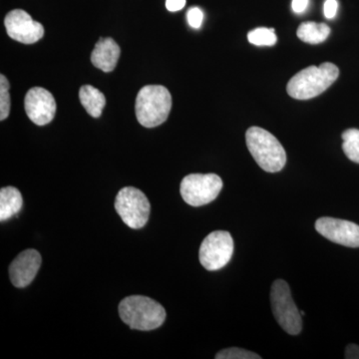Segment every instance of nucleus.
<instances>
[{"instance_id": "nucleus-1", "label": "nucleus", "mask_w": 359, "mask_h": 359, "mask_svg": "<svg viewBox=\"0 0 359 359\" xmlns=\"http://www.w3.org/2000/svg\"><path fill=\"white\" fill-rule=\"evenodd\" d=\"M118 311L123 323L132 330L142 332L156 330L166 320V311L162 304L143 295L125 297Z\"/></svg>"}, {"instance_id": "nucleus-2", "label": "nucleus", "mask_w": 359, "mask_h": 359, "mask_svg": "<svg viewBox=\"0 0 359 359\" xmlns=\"http://www.w3.org/2000/svg\"><path fill=\"white\" fill-rule=\"evenodd\" d=\"M339 70L332 63L309 66L299 71L287 83V91L297 100H309L320 95L339 78Z\"/></svg>"}, {"instance_id": "nucleus-3", "label": "nucleus", "mask_w": 359, "mask_h": 359, "mask_svg": "<svg viewBox=\"0 0 359 359\" xmlns=\"http://www.w3.org/2000/svg\"><path fill=\"white\" fill-rule=\"evenodd\" d=\"M245 142L250 155L264 171L276 173L287 163V154L280 141L259 127H250L245 133Z\"/></svg>"}, {"instance_id": "nucleus-4", "label": "nucleus", "mask_w": 359, "mask_h": 359, "mask_svg": "<svg viewBox=\"0 0 359 359\" xmlns=\"http://www.w3.org/2000/svg\"><path fill=\"white\" fill-rule=\"evenodd\" d=\"M171 109V94L162 85H147L137 95V119L146 128H154L166 122Z\"/></svg>"}, {"instance_id": "nucleus-5", "label": "nucleus", "mask_w": 359, "mask_h": 359, "mask_svg": "<svg viewBox=\"0 0 359 359\" xmlns=\"http://www.w3.org/2000/svg\"><path fill=\"white\" fill-rule=\"evenodd\" d=\"M271 304L273 316L285 332L292 335L301 334L302 314L292 299L287 282L276 280L271 285Z\"/></svg>"}, {"instance_id": "nucleus-6", "label": "nucleus", "mask_w": 359, "mask_h": 359, "mask_svg": "<svg viewBox=\"0 0 359 359\" xmlns=\"http://www.w3.org/2000/svg\"><path fill=\"white\" fill-rule=\"evenodd\" d=\"M115 210L121 217L123 223L129 228L138 230L147 224L150 203L145 194L139 189L125 187L116 196Z\"/></svg>"}, {"instance_id": "nucleus-7", "label": "nucleus", "mask_w": 359, "mask_h": 359, "mask_svg": "<svg viewBox=\"0 0 359 359\" xmlns=\"http://www.w3.org/2000/svg\"><path fill=\"white\" fill-rule=\"evenodd\" d=\"M223 181L216 174H190L182 180L180 192L187 204L201 207L216 200Z\"/></svg>"}, {"instance_id": "nucleus-8", "label": "nucleus", "mask_w": 359, "mask_h": 359, "mask_svg": "<svg viewBox=\"0 0 359 359\" xmlns=\"http://www.w3.org/2000/svg\"><path fill=\"white\" fill-rule=\"evenodd\" d=\"M233 254V240L229 231H212L201 245L200 263L208 271H218L229 264Z\"/></svg>"}, {"instance_id": "nucleus-9", "label": "nucleus", "mask_w": 359, "mask_h": 359, "mask_svg": "<svg viewBox=\"0 0 359 359\" xmlns=\"http://www.w3.org/2000/svg\"><path fill=\"white\" fill-rule=\"evenodd\" d=\"M6 32L11 39L23 44H33L44 36L41 23L32 20V16L22 9H14L4 20Z\"/></svg>"}, {"instance_id": "nucleus-10", "label": "nucleus", "mask_w": 359, "mask_h": 359, "mask_svg": "<svg viewBox=\"0 0 359 359\" xmlns=\"http://www.w3.org/2000/svg\"><path fill=\"white\" fill-rule=\"evenodd\" d=\"M316 230L335 244L359 248V226L353 222L325 217L316 219Z\"/></svg>"}, {"instance_id": "nucleus-11", "label": "nucleus", "mask_w": 359, "mask_h": 359, "mask_svg": "<svg viewBox=\"0 0 359 359\" xmlns=\"http://www.w3.org/2000/svg\"><path fill=\"white\" fill-rule=\"evenodd\" d=\"M25 111L28 118L34 124L44 126L54 119L56 102L48 90L34 87L28 90L25 96Z\"/></svg>"}, {"instance_id": "nucleus-12", "label": "nucleus", "mask_w": 359, "mask_h": 359, "mask_svg": "<svg viewBox=\"0 0 359 359\" xmlns=\"http://www.w3.org/2000/svg\"><path fill=\"white\" fill-rule=\"evenodd\" d=\"M41 256L36 250H25L9 266V278L15 287H27L34 280L41 266Z\"/></svg>"}, {"instance_id": "nucleus-13", "label": "nucleus", "mask_w": 359, "mask_h": 359, "mask_svg": "<svg viewBox=\"0 0 359 359\" xmlns=\"http://www.w3.org/2000/svg\"><path fill=\"white\" fill-rule=\"evenodd\" d=\"M120 53L121 49L114 39L111 37L100 39L92 51V65L103 72H112L119 60Z\"/></svg>"}, {"instance_id": "nucleus-14", "label": "nucleus", "mask_w": 359, "mask_h": 359, "mask_svg": "<svg viewBox=\"0 0 359 359\" xmlns=\"http://www.w3.org/2000/svg\"><path fill=\"white\" fill-rule=\"evenodd\" d=\"M22 196L15 187H6L0 190V221L16 216L22 209Z\"/></svg>"}, {"instance_id": "nucleus-15", "label": "nucleus", "mask_w": 359, "mask_h": 359, "mask_svg": "<svg viewBox=\"0 0 359 359\" xmlns=\"http://www.w3.org/2000/svg\"><path fill=\"white\" fill-rule=\"evenodd\" d=\"M79 99L87 113L93 118L100 117L106 105V98L100 90L92 85H84L79 90Z\"/></svg>"}, {"instance_id": "nucleus-16", "label": "nucleus", "mask_w": 359, "mask_h": 359, "mask_svg": "<svg viewBox=\"0 0 359 359\" xmlns=\"http://www.w3.org/2000/svg\"><path fill=\"white\" fill-rule=\"evenodd\" d=\"M297 37L309 44H318L327 40L330 28L325 23L304 22L297 28Z\"/></svg>"}, {"instance_id": "nucleus-17", "label": "nucleus", "mask_w": 359, "mask_h": 359, "mask_svg": "<svg viewBox=\"0 0 359 359\" xmlns=\"http://www.w3.org/2000/svg\"><path fill=\"white\" fill-rule=\"evenodd\" d=\"M342 150L349 160L359 164V130L348 129L342 134Z\"/></svg>"}, {"instance_id": "nucleus-18", "label": "nucleus", "mask_w": 359, "mask_h": 359, "mask_svg": "<svg viewBox=\"0 0 359 359\" xmlns=\"http://www.w3.org/2000/svg\"><path fill=\"white\" fill-rule=\"evenodd\" d=\"M248 39L256 46H273L278 37L273 28L259 27L250 32Z\"/></svg>"}, {"instance_id": "nucleus-19", "label": "nucleus", "mask_w": 359, "mask_h": 359, "mask_svg": "<svg viewBox=\"0 0 359 359\" xmlns=\"http://www.w3.org/2000/svg\"><path fill=\"white\" fill-rule=\"evenodd\" d=\"M9 82L4 74L0 75V120L4 121L11 112V95Z\"/></svg>"}, {"instance_id": "nucleus-20", "label": "nucleus", "mask_w": 359, "mask_h": 359, "mask_svg": "<svg viewBox=\"0 0 359 359\" xmlns=\"http://www.w3.org/2000/svg\"><path fill=\"white\" fill-rule=\"evenodd\" d=\"M217 359H259L262 356L259 354L238 348V347H231V348L223 349L217 353Z\"/></svg>"}, {"instance_id": "nucleus-21", "label": "nucleus", "mask_w": 359, "mask_h": 359, "mask_svg": "<svg viewBox=\"0 0 359 359\" xmlns=\"http://www.w3.org/2000/svg\"><path fill=\"white\" fill-rule=\"evenodd\" d=\"M187 20H188L191 27L198 29L202 25L203 20H204V13L198 7H192L187 13Z\"/></svg>"}, {"instance_id": "nucleus-22", "label": "nucleus", "mask_w": 359, "mask_h": 359, "mask_svg": "<svg viewBox=\"0 0 359 359\" xmlns=\"http://www.w3.org/2000/svg\"><path fill=\"white\" fill-rule=\"evenodd\" d=\"M339 8V4L337 0H327L323 4V14L327 20H332L335 18Z\"/></svg>"}, {"instance_id": "nucleus-23", "label": "nucleus", "mask_w": 359, "mask_h": 359, "mask_svg": "<svg viewBox=\"0 0 359 359\" xmlns=\"http://www.w3.org/2000/svg\"><path fill=\"white\" fill-rule=\"evenodd\" d=\"M185 6L186 0H166L167 9L172 13L181 11Z\"/></svg>"}, {"instance_id": "nucleus-24", "label": "nucleus", "mask_w": 359, "mask_h": 359, "mask_svg": "<svg viewBox=\"0 0 359 359\" xmlns=\"http://www.w3.org/2000/svg\"><path fill=\"white\" fill-rule=\"evenodd\" d=\"M309 0H292V8L294 13L301 14L306 11Z\"/></svg>"}, {"instance_id": "nucleus-25", "label": "nucleus", "mask_w": 359, "mask_h": 359, "mask_svg": "<svg viewBox=\"0 0 359 359\" xmlns=\"http://www.w3.org/2000/svg\"><path fill=\"white\" fill-rule=\"evenodd\" d=\"M346 359H359V346L356 344H349L346 349Z\"/></svg>"}]
</instances>
